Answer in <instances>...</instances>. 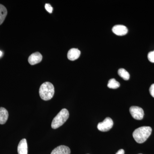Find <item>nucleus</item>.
Instances as JSON below:
<instances>
[{
    "label": "nucleus",
    "mask_w": 154,
    "mask_h": 154,
    "mask_svg": "<svg viewBox=\"0 0 154 154\" xmlns=\"http://www.w3.org/2000/svg\"><path fill=\"white\" fill-rule=\"evenodd\" d=\"M152 129L150 127L142 126L135 130L133 137L138 143H142L147 140L151 134Z\"/></svg>",
    "instance_id": "nucleus-1"
},
{
    "label": "nucleus",
    "mask_w": 154,
    "mask_h": 154,
    "mask_svg": "<svg viewBox=\"0 0 154 154\" xmlns=\"http://www.w3.org/2000/svg\"><path fill=\"white\" fill-rule=\"evenodd\" d=\"M40 97L44 101H48L53 98L54 94V88L49 82H45L40 86L39 90Z\"/></svg>",
    "instance_id": "nucleus-2"
},
{
    "label": "nucleus",
    "mask_w": 154,
    "mask_h": 154,
    "mask_svg": "<svg viewBox=\"0 0 154 154\" xmlns=\"http://www.w3.org/2000/svg\"><path fill=\"white\" fill-rule=\"evenodd\" d=\"M69 115L68 110L64 108L60 110L54 118L51 123V128L53 129H57L62 126L68 119Z\"/></svg>",
    "instance_id": "nucleus-3"
},
{
    "label": "nucleus",
    "mask_w": 154,
    "mask_h": 154,
    "mask_svg": "<svg viewBox=\"0 0 154 154\" xmlns=\"http://www.w3.org/2000/svg\"><path fill=\"white\" fill-rule=\"evenodd\" d=\"M113 125V120L110 117H107L102 122H99L97 125V128L100 131L106 132L110 130Z\"/></svg>",
    "instance_id": "nucleus-4"
},
{
    "label": "nucleus",
    "mask_w": 154,
    "mask_h": 154,
    "mask_svg": "<svg viewBox=\"0 0 154 154\" xmlns=\"http://www.w3.org/2000/svg\"><path fill=\"white\" fill-rule=\"evenodd\" d=\"M130 113L134 119L141 120L143 118L144 111L142 108L137 106H131L129 109Z\"/></svg>",
    "instance_id": "nucleus-5"
},
{
    "label": "nucleus",
    "mask_w": 154,
    "mask_h": 154,
    "mask_svg": "<svg viewBox=\"0 0 154 154\" xmlns=\"http://www.w3.org/2000/svg\"><path fill=\"white\" fill-rule=\"evenodd\" d=\"M112 31L116 35L121 36L126 35L128 30L124 25H115L112 28Z\"/></svg>",
    "instance_id": "nucleus-6"
},
{
    "label": "nucleus",
    "mask_w": 154,
    "mask_h": 154,
    "mask_svg": "<svg viewBox=\"0 0 154 154\" xmlns=\"http://www.w3.org/2000/svg\"><path fill=\"white\" fill-rule=\"evenodd\" d=\"M42 55L40 53H34L28 58V62L31 65H33L40 63L42 60Z\"/></svg>",
    "instance_id": "nucleus-7"
},
{
    "label": "nucleus",
    "mask_w": 154,
    "mask_h": 154,
    "mask_svg": "<svg viewBox=\"0 0 154 154\" xmlns=\"http://www.w3.org/2000/svg\"><path fill=\"white\" fill-rule=\"evenodd\" d=\"M17 150L18 154H28V144L26 139H23L19 142Z\"/></svg>",
    "instance_id": "nucleus-8"
},
{
    "label": "nucleus",
    "mask_w": 154,
    "mask_h": 154,
    "mask_svg": "<svg viewBox=\"0 0 154 154\" xmlns=\"http://www.w3.org/2000/svg\"><path fill=\"white\" fill-rule=\"evenodd\" d=\"M70 149L67 146H58L53 150L51 154H70Z\"/></svg>",
    "instance_id": "nucleus-9"
},
{
    "label": "nucleus",
    "mask_w": 154,
    "mask_h": 154,
    "mask_svg": "<svg viewBox=\"0 0 154 154\" xmlns=\"http://www.w3.org/2000/svg\"><path fill=\"white\" fill-rule=\"evenodd\" d=\"M81 55V51L77 48H72L69 51L67 57L70 60L74 61L78 59Z\"/></svg>",
    "instance_id": "nucleus-10"
},
{
    "label": "nucleus",
    "mask_w": 154,
    "mask_h": 154,
    "mask_svg": "<svg viewBox=\"0 0 154 154\" xmlns=\"http://www.w3.org/2000/svg\"><path fill=\"white\" fill-rule=\"evenodd\" d=\"M8 110L4 107H0V124H5L8 120Z\"/></svg>",
    "instance_id": "nucleus-11"
},
{
    "label": "nucleus",
    "mask_w": 154,
    "mask_h": 154,
    "mask_svg": "<svg viewBox=\"0 0 154 154\" xmlns=\"http://www.w3.org/2000/svg\"><path fill=\"white\" fill-rule=\"evenodd\" d=\"M8 14V11L5 7L0 4V25L5 21Z\"/></svg>",
    "instance_id": "nucleus-12"
},
{
    "label": "nucleus",
    "mask_w": 154,
    "mask_h": 154,
    "mask_svg": "<svg viewBox=\"0 0 154 154\" xmlns=\"http://www.w3.org/2000/svg\"><path fill=\"white\" fill-rule=\"evenodd\" d=\"M118 73L119 76L121 77L124 80L128 81L129 79V73L125 69L123 68L119 69L118 71Z\"/></svg>",
    "instance_id": "nucleus-13"
},
{
    "label": "nucleus",
    "mask_w": 154,
    "mask_h": 154,
    "mask_svg": "<svg viewBox=\"0 0 154 154\" xmlns=\"http://www.w3.org/2000/svg\"><path fill=\"white\" fill-rule=\"evenodd\" d=\"M120 86V83L114 79H112L109 80L107 84V87L110 89H117L119 88Z\"/></svg>",
    "instance_id": "nucleus-14"
},
{
    "label": "nucleus",
    "mask_w": 154,
    "mask_h": 154,
    "mask_svg": "<svg viewBox=\"0 0 154 154\" xmlns=\"http://www.w3.org/2000/svg\"><path fill=\"white\" fill-rule=\"evenodd\" d=\"M148 59L151 62L154 63V51L149 53L148 54Z\"/></svg>",
    "instance_id": "nucleus-15"
},
{
    "label": "nucleus",
    "mask_w": 154,
    "mask_h": 154,
    "mask_svg": "<svg viewBox=\"0 0 154 154\" xmlns=\"http://www.w3.org/2000/svg\"><path fill=\"white\" fill-rule=\"evenodd\" d=\"M45 8L48 12H49L50 14L52 13L53 8L51 5L49 4H46L45 5Z\"/></svg>",
    "instance_id": "nucleus-16"
},
{
    "label": "nucleus",
    "mask_w": 154,
    "mask_h": 154,
    "mask_svg": "<svg viewBox=\"0 0 154 154\" xmlns=\"http://www.w3.org/2000/svg\"><path fill=\"white\" fill-rule=\"evenodd\" d=\"M149 92L151 95L154 98V84H152L150 87Z\"/></svg>",
    "instance_id": "nucleus-17"
},
{
    "label": "nucleus",
    "mask_w": 154,
    "mask_h": 154,
    "mask_svg": "<svg viewBox=\"0 0 154 154\" xmlns=\"http://www.w3.org/2000/svg\"><path fill=\"white\" fill-rule=\"evenodd\" d=\"M125 154V151L123 149H119V150L116 153V154Z\"/></svg>",
    "instance_id": "nucleus-18"
},
{
    "label": "nucleus",
    "mask_w": 154,
    "mask_h": 154,
    "mask_svg": "<svg viewBox=\"0 0 154 154\" xmlns=\"http://www.w3.org/2000/svg\"><path fill=\"white\" fill-rule=\"evenodd\" d=\"M2 55H3L2 52V51H0V57H2Z\"/></svg>",
    "instance_id": "nucleus-19"
},
{
    "label": "nucleus",
    "mask_w": 154,
    "mask_h": 154,
    "mask_svg": "<svg viewBox=\"0 0 154 154\" xmlns=\"http://www.w3.org/2000/svg\"></svg>",
    "instance_id": "nucleus-20"
}]
</instances>
